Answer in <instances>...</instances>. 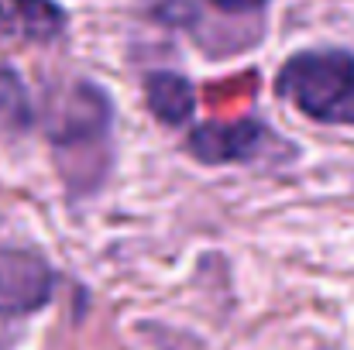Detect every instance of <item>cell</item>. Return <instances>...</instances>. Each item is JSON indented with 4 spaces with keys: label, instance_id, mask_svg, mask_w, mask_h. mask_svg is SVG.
<instances>
[{
    "label": "cell",
    "instance_id": "cell-1",
    "mask_svg": "<svg viewBox=\"0 0 354 350\" xmlns=\"http://www.w3.org/2000/svg\"><path fill=\"white\" fill-rule=\"evenodd\" d=\"M279 93L306 117L354 124V59L348 52H303L279 72Z\"/></svg>",
    "mask_w": 354,
    "mask_h": 350
},
{
    "label": "cell",
    "instance_id": "cell-2",
    "mask_svg": "<svg viewBox=\"0 0 354 350\" xmlns=\"http://www.w3.org/2000/svg\"><path fill=\"white\" fill-rule=\"evenodd\" d=\"M52 295V271L48 264L17 247H0V316L35 313Z\"/></svg>",
    "mask_w": 354,
    "mask_h": 350
},
{
    "label": "cell",
    "instance_id": "cell-3",
    "mask_svg": "<svg viewBox=\"0 0 354 350\" xmlns=\"http://www.w3.org/2000/svg\"><path fill=\"white\" fill-rule=\"evenodd\" d=\"M107 127H111V107L104 93L93 86H73L62 97V104L52 110V141L62 151L104 141Z\"/></svg>",
    "mask_w": 354,
    "mask_h": 350
},
{
    "label": "cell",
    "instance_id": "cell-4",
    "mask_svg": "<svg viewBox=\"0 0 354 350\" xmlns=\"http://www.w3.org/2000/svg\"><path fill=\"white\" fill-rule=\"evenodd\" d=\"M261 137H265V127L254 124V120L207 124V127H196V130H193L189 151H193L200 162H210V165L241 162V158H251V155L261 148Z\"/></svg>",
    "mask_w": 354,
    "mask_h": 350
},
{
    "label": "cell",
    "instance_id": "cell-5",
    "mask_svg": "<svg viewBox=\"0 0 354 350\" xmlns=\"http://www.w3.org/2000/svg\"><path fill=\"white\" fill-rule=\"evenodd\" d=\"M66 14L52 0H0V41H52Z\"/></svg>",
    "mask_w": 354,
    "mask_h": 350
},
{
    "label": "cell",
    "instance_id": "cell-6",
    "mask_svg": "<svg viewBox=\"0 0 354 350\" xmlns=\"http://www.w3.org/2000/svg\"><path fill=\"white\" fill-rule=\"evenodd\" d=\"M145 100H148V110L162 124H183L193 114V104H196L193 86L176 72H151L145 79Z\"/></svg>",
    "mask_w": 354,
    "mask_h": 350
},
{
    "label": "cell",
    "instance_id": "cell-7",
    "mask_svg": "<svg viewBox=\"0 0 354 350\" xmlns=\"http://www.w3.org/2000/svg\"><path fill=\"white\" fill-rule=\"evenodd\" d=\"M31 124V104H28V93L21 86V79L0 66V130L14 134V130H24Z\"/></svg>",
    "mask_w": 354,
    "mask_h": 350
},
{
    "label": "cell",
    "instance_id": "cell-8",
    "mask_svg": "<svg viewBox=\"0 0 354 350\" xmlns=\"http://www.w3.org/2000/svg\"><path fill=\"white\" fill-rule=\"evenodd\" d=\"M210 3H217L221 10H234V14H241V10H254V7H261L265 0H210Z\"/></svg>",
    "mask_w": 354,
    "mask_h": 350
}]
</instances>
